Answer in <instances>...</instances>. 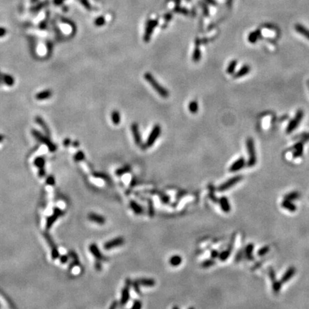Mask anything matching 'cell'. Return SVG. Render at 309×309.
<instances>
[{
  "label": "cell",
  "instance_id": "cell-1",
  "mask_svg": "<svg viewBox=\"0 0 309 309\" xmlns=\"http://www.w3.org/2000/svg\"><path fill=\"white\" fill-rule=\"evenodd\" d=\"M145 79H146V81L150 84V85L152 86V87L155 90V91L157 92V93H158L161 97L163 98H167L169 96V92L167 89H165V87H163L160 84L158 83L154 77L153 76L151 73L147 72L145 73Z\"/></svg>",
  "mask_w": 309,
  "mask_h": 309
},
{
  "label": "cell",
  "instance_id": "cell-2",
  "mask_svg": "<svg viewBox=\"0 0 309 309\" xmlns=\"http://www.w3.org/2000/svg\"><path fill=\"white\" fill-rule=\"evenodd\" d=\"M246 147L248 153L249 157L248 161V166L253 167L254 166L256 163V155H255V145L254 141L252 138H249L246 140Z\"/></svg>",
  "mask_w": 309,
  "mask_h": 309
},
{
  "label": "cell",
  "instance_id": "cell-3",
  "mask_svg": "<svg viewBox=\"0 0 309 309\" xmlns=\"http://www.w3.org/2000/svg\"><path fill=\"white\" fill-rule=\"evenodd\" d=\"M161 134V127L159 125H155L153 127V130H151L150 135H149L148 139H147L146 143H145V147L150 148L153 146L157 139L158 138L160 135Z\"/></svg>",
  "mask_w": 309,
  "mask_h": 309
},
{
  "label": "cell",
  "instance_id": "cell-4",
  "mask_svg": "<svg viewBox=\"0 0 309 309\" xmlns=\"http://www.w3.org/2000/svg\"><path fill=\"white\" fill-rule=\"evenodd\" d=\"M303 117H304V112L302 110H298V111L296 112L295 117L293 118V119L290 120L289 123L288 125L287 128H286V133L290 134L298 126V125L300 124V121H301Z\"/></svg>",
  "mask_w": 309,
  "mask_h": 309
},
{
  "label": "cell",
  "instance_id": "cell-5",
  "mask_svg": "<svg viewBox=\"0 0 309 309\" xmlns=\"http://www.w3.org/2000/svg\"><path fill=\"white\" fill-rule=\"evenodd\" d=\"M243 179V177L241 175H237L235 177H233L232 178L228 180V181L221 184L218 188V190L219 192H224L226 190H228L229 188H232L233 186L236 185L238 182H240Z\"/></svg>",
  "mask_w": 309,
  "mask_h": 309
},
{
  "label": "cell",
  "instance_id": "cell-6",
  "mask_svg": "<svg viewBox=\"0 0 309 309\" xmlns=\"http://www.w3.org/2000/svg\"><path fill=\"white\" fill-rule=\"evenodd\" d=\"M125 243V239L122 237H117L115 238L108 241L104 244V248L105 250H111L114 248L121 246Z\"/></svg>",
  "mask_w": 309,
  "mask_h": 309
},
{
  "label": "cell",
  "instance_id": "cell-7",
  "mask_svg": "<svg viewBox=\"0 0 309 309\" xmlns=\"http://www.w3.org/2000/svg\"><path fill=\"white\" fill-rule=\"evenodd\" d=\"M130 281H129V280H127L125 282V286L123 289L122 290L121 298H120V304L121 306L126 305L127 303L128 302L129 299H130Z\"/></svg>",
  "mask_w": 309,
  "mask_h": 309
},
{
  "label": "cell",
  "instance_id": "cell-8",
  "mask_svg": "<svg viewBox=\"0 0 309 309\" xmlns=\"http://www.w3.org/2000/svg\"><path fill=\"white\" fill-rule=\"evenodd\" d=\"M157 21H155V20H150V21L148 22L144 35V41L145 42H148L150 41V37L152 35L153 32V29L157 26Z\"/></svg>",
  "mask_w": 309,
  "mask_h": 309
},
{
  "label": "cell",
  "instance_id": "cell-9",
  "mask_svg": "<svg viewBox=\"0 0 309 309\" xmlns=\"http://www.w3.org/2000/svg\"><path fill=\"white\" fill-rule=\"evenodd\" d=\"M131 130H132V135H133L134 140L135 142V144L137 145H142V139H141L138 125L137 123H132L131 125Z\"/></svg>",
  "mask_w": 309,
  "mask_h": 309
},
{
  "label": "cell",
  "instance_id": "cell-10",
  "mask_svg": "<svg viewBox=\"0 0 309 309\" xmlns=\"http://www.w3.org/2000/svg\"><path fill=\"white\" fill-rule=\"evenodd\" d=\"M245 164V160L243 157H240L236 161H235L234 163L231 165V166L229 168V171L231 172V173H235V172H237L240 170L244 167Z\"/></svg>",
  "mask_w": 309,
  "mask_h": 309
},
{
  "label": "cell",
  "instance_id": "cell-11",
  "mask_svg": "<svg viewBox=\"0 0 309 309\" xmlns=\"http://www.w3.org/2000/svg\"><path fill=\"white\" fill-rule=\"evenodd\" d=\"M90 251L92 254L93 255V256L95 258L97 261H100V260H104L105 259V256L102 254L101 251L99 249V248L97 247V245L95 244V243H93V244L90 245L89 247Z\"/></svg>",
  "mask_w": 309,
  "mask_h": 309
},
{
  "label": "cell",
  "instance_id": "cell-12",
  "mask_svg": "<svg viewBox=\"0 0 309 309\" xmlns=\"http://www.w3.org/2000/svg\"><path fill=\"white\" fill-rule=\"evenodd\" d=\"M269 275L272 281V284H273V289L276 293H278L281 288L282 283L281 281H278L277 280H276L275 273H274L273 270L272 269H270Z\"/></svg>",
  "mask_w": 309,
  "mask_h": 309
},
{
  "label": "cell",
  "instance_id": "cell-13",
  "mask_svg": "<svg viewBox=\"0 0 309 309\" xmlns=\"http://www.w3.org/2000/svg\"><path fill=\"white\" fill-rule=\"evenodd\" d=\"M88 218L91 221L95 222L99 225H104L106 222V219L105 217L100 216V215L94 213V212L90 213L89 216H88Z\"/></svg>",
  "mask_w": 309,
  "mask_h": 309
},
{
  "label": "cell",
  "instance_id": "cell-14",
  "mask_svg": "<svg viewBox=\"0 0 309 309\" xmlns=\"http://www.w3.org/2000/svg\"><path fill=\"white\" fill-rule=\"evenodd\" d=\"M137 283L140 286H143L145 287H153L155 285V281L152 278H141L136 280Z\"/></svg>",
  "mask_w": 309,
  "mask_h": 309
},
{
  "label": "cell",
  "instance_id": "cell-15",
  "mask_svg": "<svg viewBox=\"0 0 309 309\" xmlns=\"http://www.w3.org/2000/svg\"><path fill=\"white\" fill-rule=\"evenodd\" d=\"M296 273V269L294 267H290L289 269L287 270V271L285 273L283 274V276H282L281 282L283 283H286L289 281L290 278L293 277V276L295 275Z\"/></svg>",
  "mask_w": 309,
  "mask_h": 309
},
{
  "label": "cell",
  "instance_id": "cell-16",
  "mask_svg": "<svg viewBox=\"0 0 309 309\" xmlns=\"http://www.w3.org/2000/svg\"><path fill=\"white\" fill-rule=\"evenodd\" d=\"M219 203H220V208L224 212L228 213L230 211V205L228 201V199L226 197H221L219 199Z\"/></svg>",
  "mask_w": 309,
  "mask_h": 309
},
{
  "label": "cell",
  "instance_id": "cell-17",
  "mask_svg": "<svg viewBox=\"0 0 309 309\" xmlns=\"http://www.w3.org/2000/svg\"><path fill=\"white\" fill-rule=\"evenodd\" d=\"M293 157L297 158L302 155L303 152H304V145H303V142H298L296 144L293 148Z\"/></svg>",
  "mask_w": 309,
  "mask_h": 309
},
{
  "label": "cell",
  "instance_id": "cell-18",
  "mask_svg": "<svg viewBox=\"0 0 309 309\" xmlns=\"http://www.w3.org/2000/svg\"><path fill=\"white\" fill-rule=\"evenodd\" d=\"M130 208L132 210L135 214L136 215H141L143 212V208L140 204L135 200H131L130 202Z\"/></svg>",
  "mask_w": 309,
  "mask_h": 309
},
{
  "label": "cell",
  "instance_id": "cell-19",
  "mask_svg": "<svg viewBox=\"0 0 309 309\" xmlns=\"http://www.w3.org/2000/svg\"><path fill=\"white\" fill-rule=\"evenodd\" d=\"M295 29H296V32H298V33H300V34H301V35L305 37H306V39H308V40H309V30L308 29H307L306 26H304V25H302V24H296Z\"/></svg>",
  "mask_w": 309,
  "mask_h": 309
},
{
  "label": "cell",
  "instance_id": "cell-20",
  "mask_svg": "<svg viewBox=\"0 0 309 309\" xmlns=\"http://www.w3.org/2000/svg\"><path fill=\"white\" fill-rule=\"evenodd\" d=\"M182 262H183V258L179 255H174L170 258L169 259L170 265L173 267L179 266L182 263Z\"/></svg>",
  "mask_w": 309,
  "mask_h": 309
},
{
  "label": "cell",
  "instance_id": "cell-21",
  "mask_svg": "<svg viewBox=\"0 0 309 309\" xmlns=\"http://www.w3.org/2000/svg\"><path fill=\"white\" fill-rule=\"evenodd\" d=\"M250 71H251V67L248 65H244V66L241 67L240 70L237 72L236 74L234 75V77H235V78H240V77H242L248 74Z\"/></svg>",
  "mask_w": 309,
  "mask_h": 309
},
{
  "label": "cell",
  "instance_id": "cell-22",
  "mask_svg": "<svg viewBox=\"0 0 309 309\" xmlns=\"http://www.w3.org/2000/svg\"><path fill=\"white\" fill-rule=\"evenodd\" d=\"M281 205L283 208L289 210V211H290V212H294L296 210V205L293 203V202L290 201V200L284 199L283 201L282 202Z\"/></svg>",
  "mask_w": 309,
  "mask_h": 309
},
{
  "label": "cell",
  "instance_id": "cell-23",
  "mask_svg": "<svg viewBox=\"0 0 309 309\" xmlns=\"http://www.w3.org/2000/svg\"><path fill=\"white\" fill-rule=\"evenodd\" d=\"M232 248H233V245L231 244L230 246H229L228 249H226V251H223L222 253H219V256H218L219 259H220L221 261H226V260L228 258V257L230 255Z\"/></svg>",
  "mask_w": 309,
  "mask_h": 309
},
{
  "label": "cell",
  "instance_id": "cell-24",
  "mask_svg": "<svg viewBox=\"0 0 309 309\" xmlns=\"http://www.w3.org/2000/svg\"><path fill=\"white\" fill-rule=\"evenodd\" d=\"M253 248H254V245H253V244H248L245 249V255H246L247 258L250 260V261H253V260H254L253 256Z\"/></svg>",
  "mask_w": 309,
  "mask_h": 309
},
{
  "label": "cell",
  "instance_id": "cell-25",
  "mask_svg": "<svg viewBox=\"0 0 309 309\" xmlns=\"http://www.w3.org/2000/svg\"><path fill=\"white\" fill-rule=\"evenodd\" d=\"M111 118L112 121L114 125H118L120 124V121H121V117H120V112L118 111V110H114L112 111L111 114Z\"/></svg>",
  "mask_w": 309,
  "mask_h": 309
},
{
  "label": "cell",
  "instance_id": "cell-26",
  "mask_svg": "<svg viewBox=\"0 0 309 309\" xmlns=\"http://www.w3.org/2000/svg\"><path fill=\"white\" fill-rule=\"evenodd\" d=\"M188 109H189L190 112L193 114L197 113L198 111V102L196 100H193L189 103L188 105Z\"/></svg>",
  "mask_w": 309,
  "mask_h": 309
},
{
  "label": "cell",
  "instance_id": "cell-27",
  "mask_svg": "<svg viewBox=\"0 0 309 309\" xmlns=\"http://www.w3.org/2000/svg\"><path fill=\"white\" fill-rule=\"evenodd\" d=\"M260 35H261V32H260V30H257V31L255 32H251L248 36L249 42L255 43L258 40V39L259 38Z\"/></svg>",
  "mask_w": 309,
  "mask_h": 309
},
{
  "label": "cell",
  "instance_id": "cell-28",
  "mask_svg": "<svg viewBox=\"0 0 309 309\" xmlns=\"http://www.w3.org/2000/svg\"><path fill=\"white\" fill-rule=\"evenodd\" d=\"M195 50L193 51V62H198L201 58V52H200V50L199 49V45H196Z\"/></svg>",
  "mask_w": 309,
  "mask_h": 309
},
{
  "label": "cell",
  "instance_id": "cell-29",
  "mask_svg": "<svg viewBox=\"0 0 309 309\" xmlns=\"http://www.w3.org/2000/svg\"><path fill=\"white\" fill-rule=\"evenodd\" d=\"M300 198L299 193H298V192H296V191L291 192V193H288V194H287V195H286L285 196H284V199L290 200V201L298 199V198Z\"/></svg>",
  "mask_w": 309,
  "mask_h": 309
},
{
  "label": "cell",
  "instance_id": "cell-30",
  "mask_svg": "<svg viewBox=\"0 0 309 309\" xmlns=\"http://www.w3.org/2000/svg\"><path fill=\"white\" fill-rule=\"evenodd\" d=\"M237 66V61L233 60L229 63L228 67H227V73L228 74H233L234 72L235 67Z\"/></svg>",
  "mask_w": 309,
  "mask_h": 309
},
{
  "label": "cell",
  "instance_id": "cell-31",
  "mask_svg": "<svg viewBox=\"0 0 309 309\" xmlns=\"http://www.w3.org/2000/svg\"><path fill=\"white\" fill-rule=\"evenodd\" d=\"M215 263V261L213 259H208V260H205V261H204L203 262H202L201 265L202 267L203 268H208V267H210L212 266V265H213Z\"/></svg>",
  "mask_w": 309,
  "mask_h": 309
},
{
  "label": "cell",
  "instance_id": "cell-32",
  "mask_svg": "<svg viewBox=\"0 0 309 309\" xmlns=\"http://www.w3.org/2000/svg\"><path fill=\"white\" fill-rule=\"evenodd\" d=\"M269 251L270 248L269 246H264L263 248H261L258 251V255L259 256H263V255H265L266 253H269Z\"/></svg>",
  "mask_w": 309,
  "mask_h": 309
},
{
  "label": "cell",
  "instance_id": "cell-33",
  "mask_svg": "<svg viewBox=\"0 0 309 309\" xmlns=\"http://www.w3.org/2000/svg\"><path fill=\"white\" fill-rule=\"evenodd\" d=\"M130 168L128 166H125L124 167H122V168H119L118 170H117L116 174L119 176L122 175H123L124 173H128V172L130 171Z\"/></svg>",
  "mask_w": 309,
  "mask_h": 309
},
{
  "label": "cell",
  "instance_id": "cell-34",
  "mask_svg": "<svg viewBox=\"0 0 309 309\" xmlns=\"http://www.w3.org/2000/svg\"><path fill=\"white\" fill-rule=\"evenodd\" d=\"M50 95V92L46 91V92H44V93H42L39 94V95H37V99L42 100V99H44V98H47V97H49Z\"/></svg>",
  "mask_w": 309,
  "mask_h": 309
},
{
  "label": "cell",
  "instance_id": "cell-35",
  "mask_svg": "<svg viewBox=\"0 0 309 309\" xmlns=\"http://www.w3.org/2000/svg\"><path fill=\"white\" fill-rule=\"evenodd\" d=\"M85 158V155H84V153L82 152V151H79L75 155V159L76 160V161H81Z\"/></svg>",
  "mask_w": 309,
  "mask_h": 309
},
{
  "label": "cell",
  "instance_id": "cell-36",
  "mask_svg": "<svg viewBox=\"0 0 309 309\" xmlns=\"http://www.w3.org/2000/svg\"><path fill=\"white\" fill-rule=\"evenodd\" d=\"M141 308H142V303H141L140 300H135L134 303H133V305H132V308L140 309Z\"/></svg>",
  "mask_w": 309,
  "mask_h": 309
},
{
  "label": "cell",
  "instance_id": "cell-37",
  "mask_svg": "<svg viewBox=\"0 0 309 309\" xmlns=\"http://www.w3.org/2000/svg\"><path fill=\"white\" fill-rule=\"evenodd\" d=\"M95 24L96 26H98L103 25V24H105V19H104V18H102V17L97 18V19L95 20Z\"/></svg>",
  "mask_w": 309,
  "mask_h": 309
},
{
  "label": "cell",
  "instance_id": "cell-38",
  "mask_svg": "<svg viewBox=\"0 0 309 309\" xmlns=\"http://www.w3.org/2000/svg\"><path fill=\"white\" fill-rule=\"evenodd\" d=\"M132 285H133V288H134V289H135V291L138 294H140V288H139V286H140V285H139V284L138 283H137L136 281H135V282H133V283H132Z\"/></svg>",
  "mask_w": 309,
  "mask_h": 309
},
{
  "label": "cell",
  "instance_id": "cell-39",
  "mask_svg": "<svg viewBox=\"0 0 309 309\" xmlns=\"http://www.w3.org/2000/svg\"><path fill=\"white\" fill-rule=\"evenodd\" d=\"M219 256V253L218 251H216V250H213V251L211 252V257L212 258H216Z\"/></svg>",
  "mask_w": 309,
  "mask_h": 309
},
{
  "label": "cell",
  "instance_id": "cell-40",
  "mask_svg": "<svg viewBox=\"0 0 309 309\" xmlns=\"http://www.w3.org/2000/svg\"><path fill=\"white\" fill-rule=\"evenodd\" d=\"M6 32V30L4 28H0V37L5 35Z\"/></svg>",
  "mask_w": 309,
  "mask_h": 309
},
{
  "label": "cell",
  "instance_id": "cell-41",
  "mask_svg": "<svg viewBox=\"0 0 309 309\" xmlns=\"http://www.w3.org/2000/svg\"><path fill=\"white\" fill-rule=\"evenodd\" d=\"M117 306H118V302H117V301H114V302H113V303H112V306H110V309L114 308H116V307H117Z\"/></svg>",
  "mask_w": 309,
  "mask_h": 309
}]
</instances>
